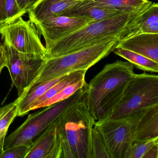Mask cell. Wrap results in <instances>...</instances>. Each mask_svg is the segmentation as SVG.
I'll list each match as a JSON object with an SVG mask.
<instances>
[{
	"mask_svg": "<svg viewBox=\"0 0 158 158\" xmlns=\"http://www.w3.org/2000/svg\"><path fill=\"white\" fill-rule=\"evenodd\" d=\"M135 75L134 66L130 63L117 60L106 64L90 80L86 101L96 122L110 114Z\"/></svg>",
	"mask_w": 158,
	"mask_h": 158,
	"instance_id": "cell-1",
	"label": "cell"
},
{
	"mask_svg": "<svg viewBox=\"0 0 158 158\" xmlns=\"http://www.w3.org/2000/svg\"><path fill=\"white\" fill-rule=\"evenodd\" d=\"M85 96L57 118L61 158H91V135L96 121L89 110Z\"/></svg>",
	"mask_w": 158,
	"mask_h": 158,
	"instance_id": "cell-2",
	"label": "cell"
},
{
	"mask_svg": "<svg viewBox=\"0 0 158 158\" xmlns=\"http://www.w3.org/2000/svg\"><path fill=\"white\" fill-rule=\"evenodd\" d=\"M139 14L123 13L88 24L46 48V59L65 55L109 39L119 38Z\"/></svg>",
	"mask_w": 158,
	"mask_h": 158,
	"instance_id": "cell-3",
	"label": "cell"
},
{
	"mask_svg": "<svg viewBox=\"0 0 158 158\" xmlns=\"http://www.w3.org/2000/svg\"><path fill=\"white\" fill-rule=\"evenodd\" d=\"M118 39H109L65 55L46 59L38 75L28 88L74 71L88 70L112 52Z\"/></svg>",
	"mask_w": 158,
	"mask_h": 158,
	"instance_id": "cell-4",
	"label": "cell"
},
{
	"mask_svg": "<svg viewBox=\"0 0 158 158\" xmlns=\"http://www.w3.org/2000/svg\"><path fill=\"white\" fill-rule=\"evenodd\" d=\"M87 89L86 83L67 98L29 114L19 127L6 138L4 150L19 145H24L30 148L34 139L57 119L64 110L86 95Z\"/></svg>",
	"mask_w": 158,
	"mask_h": 158,
	"instance_id": "cell-5",
	"label": "cell"
},
{
	"mask_svg": "<svg viewBox=\"0 0 158 158\" xmlns=\"http://www.w3.org/2000/svg\"><path fill=\"white\" fill-rule=\"evenodd\" d=\"M156 104H158V75L135 74L121 100L105 119L126 118L140 109Z\"/></svg>",
	"mask_w": 158,
	"mask_h": 158,
	"instance_id": "cell-6",
	"label": "cell"
},
{
	"mask_svg": "<svg viewBox=\"0 0 158 158\" xmlns=\"http://www.w3.org/2000/svg\"><path fill=\"white\" fill-rule=\"evenodd\" d=\"M0 35L3 42L19 52L46 59L47 50L40 40L34 23L17 17L0 25Z\"/></svg>",
	"mask_w": 158,
	"mask_h": 158,
	"instance_id": "cell-7",
	"label": "cell"
},
{
	"mask_svg": "<svg viewBox=\"0 0 158 158\" xmlns=\"http://www.w3.org/2000/svg\"><path fill=\"white\" fill-rule=\"evenodd\" d=\"M2 45L6 57L5 67L19 97L36 78L46 59L19 52L7 43L3 42Z\"/></svg>",
	"mask_w": 158,
	"mask_h": 158,
	"instance_id": "cell-8",
	"label": "cell"
},
{
	"mask_svg": "<svg viewBox=\"0 0 158 158\" xmlns=\"http://www.w3.org/2000/svg\"><path fill=\"white\" fill-rule=\"evenodd\" d=\"M94 126L102 136L110 158H124L133 144L128 117L96 121Z\"/></svg>",
	"mask_w": 158,
	"mask_h": 158,
	"instance_id": "cell-9",
	"label": "cell"
},
{
	"mask_svg": "<svg viewBox=\"0 0 158 158\" xmlns=\"http://www.w3.org/2000/svg\"><path fill=\"white\" fill-rule=\"evenodd\" d=\"M46 42V48L58 40L68 35L85 26L88 22L79 18L60 16L40 22H33Z\"/></svg>",
	"mask_w": 158,
	"mask_h": 158,
	"instance_id": "cell-10",
	"label": "cell"
},
{
	"mask_svg": "<svg viewBox=\"0 0 158 158\" xmlns=\"http://www.w3.org/2000/svg\"><path fill=\"white\" fill-rule=\"evenodd\" d=\"M133 143L158 138V104L145 107L127 116Z\"/></svg>",
	"mask_w": 158,
	"mask_h": 158,
	"instance_id": "cell-11",
	"label": "cell"
},
{
	"mask_svg": "<svg viewBox=\"0 0 158 158\" xmlns=\"http://www.w3.org/2000/svg\"><path fill=\"white\" fill-rule=\"evenodd\" d=\"M61 144L57 119L33 142L25 158H61Z\"/></svg>",
	"mask_w": 158,
	"mask_h": 158,
	"instance_id": "cell-12",
	"label": "cell"
},
{
	"mask_svg": "<svg viewBox=\"0 0 158 158\" xmlns=\"http://www.w3.org/2000/svg\"><path fill=\"white\" fill-rule=\"evenodd\" d=\"M116 47L143 55L158 62V34L143 33L118 40Z\"/></svg>",
	"mask_w": 158,
	"mask_h": 158,
	"instance_id": "cell-13",
	"label": "cell"
},
{
	"mask_svg": "<svg viewBox=\"0 0 158 158\" xmlns=\"http://www.w3.org/2000/svg\"><path fill=\"white\" fill-rule=\"evenodd\" d=\"M124 13L120 11L112 10L95 5L92 0H80L61 16L79 18L89 23L98 22Z\"/></svg>",
	"mask_w": 158,
	"mask_h": 158,
	"instance_id": "cell-14",
	"label": "cell"
},
{
	"mask_svg": "<svg viewBox=\"0 0 158 158\" xmlns=\"http://www.w3.org/2000/svg\"><path fill=\"white\" fill-rule=\"evenodd\" d=\"M80 0H39L28 10L29 19L32 22L61 16Z\"/></svg>",
	"mask_w": 158,
	"mask_h": 158,
	"instance_id": "cell-15",
	"label": "cell"
},
{
	"mask_svg": "<svg viewBox=\"0 0 158 158\" xmlns=\"http://www.w3.org/2000/svg\"><path fill=\"white\" fill-rule=\"evenodd\" d=\"M158 34V4L152 3L140 13L131 25L122 33L118 40L136 34Z\"/></svg>",
	"mask_w": 158,
	"mask_h": 158,
	"instance_id": "cell-16",
	"label": "cell"
},
{
	"mask_svg": "<svg viewBox=\"0 0 158 158\" xmlns=\"http://www.w3.org/2000/svg\"><path fill=\"white\" fill-rule=\"evenodd\" d=\"M67 75L38 83L27 89L17 98L18 102L17 116H24L28 114L31 104L42 96L48 89L65 78Z\"/></svg>",
	"mask_w": 158,
	"mask_h": 158,
	"instance_id": "cell-17",
	"label": "cell"
},
{
	"mask_svg": "<svg viewBox=\"0 0 158 158\" xmlns=\"http://www.w3.org/2000/svg\"><path fill=\"white\" fill-rule=\"evenodd\" d=\"M95 5L124 13H140L152 2L149 0H92Z\"/></svg>",
	"mask_w": 158,
	"mask_h": 158,
	"instance_id": "cell-18",
	"label": "cell"
},
{
	"mask_svg": "<svg viewBox=\"0 0 158 158\" xmlns=\"http://www.w3.org/2000/svg\"><path fill=\"white\" fill-rule=\"evenodd\" d=\"M87 71V70H79L72 72L67 74L65 78L54 85L42 96L35 101L30 105L29 111L35 110L38 105L51 98L66 87L85 79Z\"/></svg>",
	"mask_w": 158,
	"mask_h": 158,
	"instance_id": "cell-19",
	"label": "cell"
},
{
	"mask_svg": "<svg viewBox=\"0 0 158 158\" xmlns=\"http://www.w3.org/2000/svg\"><path fill=\"white\" fill-rule=\"evenodd\" d=\"M112 52L139 70L150 73L158 72V62L151 59L119 47H115Z\"/></svg>",
	"mask_w": 158,
	"mask_h": 158,
	"instance_id": "cell-20",
	"label": "cell"
},
{
	"mask_svg": "<svg viewBox=\"0 0 158 158\" xmlns=\"http://www.w3.org/2000/svg\"><path fill=\"white\" fill-rule=\"evenodd\" d=\"M18 111L17 99L0 107V148L3 150L8 130L11 124L17 116Z\"/></svg>",
	"mask_w": 158,
	"mask_h": 158,
	"instance_id": "cell-21",
	"label": "cell"
},
{
	"mask_svg": "<svg viewBox=\"0 0 158 158\" xmlns=\"http://www.w3.org/2000/svg\"><path fill=\"white\" fill-rule=\"evenodd\" d=\"M86 83V82L85 80V79H84L66 87L51 98L49 99L48 100L38 105L36 107L35 110L50 106L54 103H57V102L67 98L71 95H73L77 90L84 86V85Z\"/></svg>",
	"mask_w": 158,
	"mask_h": 158,
	"instance_id": "cell-22",
	"label": "cell"
},
{
	"mask_svg": "<svg viewBox=\"0 0 158 158\" xmlns=\"http://www.w3.org/2000/svg\"><path fill=\"white\" fill-rule=\"evenodd\" d=\"M91 158H110L102 136L95 126L91 135Z\"/></svg>",
	"mask_w": 158,
	"mask_h": 158,
	"instance_id": "cell-23",
	"label": "cell"
},
{
	"mask_svg": "<svg viewBox=\"0 0 158 158\" xmlns=\"http://www.w3.org/2000/svg\"><path fill=\"white\" fill-rule=\"evenodd\" d=\"M157 142H158V138L133 143L124 158H143L150 148Z\"/></svg>",
	"mask_w": 158,
	"mask_h": 158,
	"instance_id": "cell-24",
	"label": "cell"
},
{
	"mask_svg": "<svg viewBox=\"0 0 158 158\" xmlns=\"http://www.w3.org/2000/svg\"><path fill=\"white\" fill-rule=\"evenodd\" d=\"M30 147L19 145L4 149L0 155V158H25Z\"/></svg>",
	"mask_w": 158,
	"mask_h": 158,
	"instance_id": "cell-25",
	"label": "cell"
},
{
	"mask_svg": "<svg viewBox=\"0 0 158 158\" xmlns=\"http://www.w3.org/2000/svg\"><path fill=\"white\" fill-rule=\"evenodd\" d=\"M6 22L19 17H23L25 13L22 11L16 0H6L5 5Z\"/></svg>",
	"mask_w": 158,
	"mask_h": 158,
	"instance_id": "cell-26",
	"label": "cell"
},
{
	"mask_svg": "<svg viewBox=\"0 0 158 158\" xmlns=\"http://www.w3.org/2000/svg\"><path fill=\"white\" fill-rule=\"evenodd\" d=\"M20 10L25 13H27L30 10L39 0H16Z\"/></svg>",
	"mask_w": 158,
	"mask_h": 158,
	"instance_id": "cell-27",
	"label": "cell"
},
{
	"mask_svg": "<svg viewBox=\"0 0 158 158\" xmlns=\"http://www.w3.org/2000/svg\"><path fill=\"white\" fill-rule=\"evenodd\" d=\"M143 158H158V142L150 148Z\"/></svg>",
	"mask_w": 158,
	"mask_h": 158,
	"instance_id": "cell-28",
	"label": "cell"
},
{
	"mask_svg": "<svg viewBox=\"0 0 158 158\" xmlns=\"http://www.w3.org/2000/svg\"><path fill=\"white\" fill-rule=\"evenodd\" d=\"M6 57L3 45H0V74L6 66Z\"/></svg>",
	"mask_w": 158,
	"mask_h": 158,
	"instance_id": "cell-29",
	"label": "cell"
},
{
	"mask_svg": "<svg viewBox=\"0 0 158 158\" xmlns=\"http://www.w3.org/2000/svg\"><path fill=\"white\" fill-rule=\"evenodd\" d=\"M6 0H0V25L6 22L5 5Z\"/></svg>",
	"mask_w": 158,
	"mask_h": 158,
	"instance_id": "cell-30",
	"label": "cell"
},
{
	"mask_svg": "<svg viewBox=\"0 0 158 158\" xmlns=\"http://www.w3.org/2000/svg\"><path fill=\"white\" fill-rule=\"evenodd\" d=\"M3 151V150L2 149L0 148V155L2 154Z\"/></svg>",
	"mask_w": 158,
	"mask_h": 158,
	"instance_id": "cell-31",
	"label": "cell"
}]
</instances>
